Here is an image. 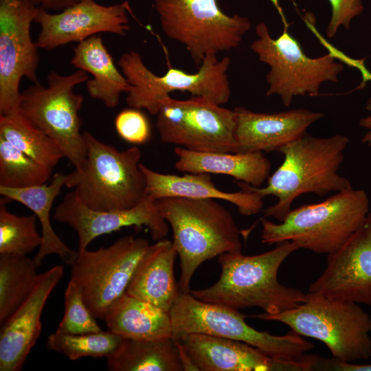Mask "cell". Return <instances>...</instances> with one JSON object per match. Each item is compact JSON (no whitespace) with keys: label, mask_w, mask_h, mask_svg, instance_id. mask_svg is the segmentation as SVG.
<instances>
[{"label":"cell","mask_w":371,"mask_h":371,"mask_svg":"<svg viewBox=\"0 0 371 371\" xmlns=\"http://www.w3.org/2000/svg\"><path fill=\"white\" fill-rule=\"evenodd\" d=\"M157 206L172 232L180 260L181 293H190L194 273L204 262L224 253L241 251L235 221L216 200L168 197L157 200Z\"/></svg>","instance_id":"cell-3"},{"label":"cell","mask_w":371,"mask_h":371,"mask_svg":"<svg viewBox=\"0 0 371 371\" xmlns=\"http://www.w3.org/2000/svg\"><path fill=\"white\" fill-rule=\"evenodd\" d=\"M52 171L0 135V187L24 188L45 184Z\"/></svg>","instance_id":"cell-30"},{"label":"cell","mask_w":371,"mask_h":371,"mask_svg":"<svg viewBox=\"0 0 371 371\" xmlns=\"http://www.w3.org/2000/svg\"><path fill=\"white\" fill-rule=\"evenodd\" d=\"M88 80L81 69L68 75L52 71L47 87L34 84L21 93L20 113L58 144L74 168L85 161L87 146L79 116L84 98L74 89Z\"/></svg>","instance_id":"cell-11"},{"label":"cell","mask_w":371,"mask_h":371,"mask_svg":"<svg viewBox=\"0 0 371 371\" xmlns=\"http://www.w3.org/2000/svg\"><path fill=\"white\" fill-rule=\"evenodd\" d=\"M115 127L119 136L130 144H144L151 136L147 117L135 108L131 107L120 111L115 119Z\"/></svg>","instance_id":"cell-34"},{"label":"cell","mask_w":371,"mask_h":371,"mask_svg":"<svg viewBox=\"0 0 371 371\" xmlns=\"http://www.w3.org/2000/svg\"><path fill=\"white\" fill-rule=\"evenodd\" d=\"M46 10H63L82 0H27Z\"/></svg>","instance_id":"cell-37"},{"label":"cell","mask_w":371,"mask_h":371,"mask_svg":"<svg viewBox=\"0 0 371 371\" xmlns=\"http://www.w3.org/2000/svg\"><path fill=\"white\" fill-rule=\"evenodd\" d=\"M175 166L186 173H207L232 177L254 187H261L268 179L271 162L263 153H203L179 147Z\"/></svg>","instance_id":"cell-23"},{"label":"cell","mask_w":371,"mask_h":371,"mask_svg":"<svg viewBox=\"0 0 371 371\" xmlns=\"http://www.w3.org/2000/svg\"><path fill=\"white\" fill-rule=\"evenodd\" d=\"M122 339L110 330L76 335L55 332L47 337V348L71 360L88 357H107L116 350Z\"/></svg>","instance_id":"cell-31"},{"label":"cell","mask_w":371,"mask_h":371,"mask_svg":"<svg viewBox=\"0 0 371 371\" xmlns=\"http://www.w3.org/2000/svg\"><path fill=\"white\" fill-rule=\"evenodd\" d=\"M130 10L128 1L104 5L94 0H82L56 14L38 7L34 22L40 32L36 43L38 48L52 50L101 32L124 36L130 29Z\"/></svg>","instance_id":"cell-15"},{"label":"cell","mask_w":371,"mask_h":371,"mask_svg":"<svg viewBox=\"0 0 371 371\" xmlns=\"http://www.w3.org/2000/svg\"><path fill=\"white\" fill-rule=\"evenodd\" d=\"M150 245L145 238L128 235L107 247L78 253L71 280L80 287L85 303L96 319L104 320L111 305L126 293Z\"/></svg>","instance_id":"cell-13"},{"label":"cell","mask_w":371,"mask_h":371,"mask_svg":"<svg viewBox=\"0 0 371 371\" xmlns=\"http://www.w3.org/2000/svg\"><path fill=\"white\" fill-rule=\"evenodd\" d=\"M369 212L366 192L351 188L322 202L291 210L280 223L262 219L261 242L273 245L290 241L298 248L328 254L359 228Z\"/></svg>","instance_id":"cell-4"},{"label":"cell","mask_w":371,"mask_h":371,"mask_svg":"<svg viewBox=\"0 0 371 371\" xmlns=\"http://www.w3.org/2000/svg\"><path fill=\"white\" fill-rule=\"evenodd\" d=\"M83 135L85 159L66 175L65 186L73 188L76 196L95 210H126L137 205L146 195L139 148L118 150L89 132Z\"/></svg>","instance_id":"cell-5"},{"label":"cell","mask_w":371,"mask_h":371,"mask_svg":"<svg viewBox=\"0 0 371 371\" xmlns=\"http://www.w3.org/2000/svg\"><path fill=\"white\" fill-rule=\"evenodd\" d=\"M177 251L171 240L150 245L138 263L126 293L170 312L181 291L175 278Z\"/></svg>","instance_id":"cell-22"},{"label":"cell","mask_w":371,"mask_h":371,"mask_svg":"<svg viewBox=\"0 0 371 371\" xmlns=\"http://www.w3.org/2000/svg\"><path fill=\"white\" fill-rule=\"evenodd\" d=\"M311 370L371 371V363L357 364L334 358L308 355Z\"/></svg>","instance_id":"cell-36"},{"label":"cell","mask_w":371,"mask_h":371,"mask_svg":"<svg viewBox=\"0 0 371 371\" xmlns=\"http://www.w3.org/2000/svg\"><path fill=\"white\" fill-rule=\"evenodd\" d=\"M328 1L332 8V14L327 27L326 35L333 38L341 26L348 30L350 28V21L362 12L363 6L361 0Z\"/></svg>","instance_id":"cell-35"},{"label":"cell","mask_w":371,"mask_h":371,"mask_svg":"<svg viewBox=\"0 0 371 371\" xmlns=\"http://www.w3.org/2000/svg\"><path fill=\"white\" fill-rule=\"evenodd\" d=\"M65 313L56 333L63 334H84L101 331L86 306L80 287L72 280L65 291Z\"/></svg>","instance_id":"cell-33"},{"label":"cell","mask_w":371,"mask_h":371,"mask_svg":"<svg viewBox=\"0 0 371 371\" xmlns=\"http://www.w3.org/2000/svg\"><path fill=\"white\" fill-rule=\"evenodd\" d=\"M366 109L371 112V97L367 102ZM359 125L368 130L361 139L362 143L366 144L368 147H371V115L361 119Z\"/></svg>","instance_id":"cell-38"},{"label":"cell","mask_w":371,"mask_h":371,"mask_svg":"<svg viewBox=\"0 0 371 371\" xmlns=\"http://www.w3.org/2000/svg\"><path fill=\"white\" fill-rule=\"evenodd\" d=\"M34 214L18 216L6 207L5 198L0 200V254L26 256L39 247L42 236L36 229Z\"/></svg>","instance_id":"cell-32"},{"label":"cell","mask_w":371,"mask_h":371,"mask_svg":"<svg viewBox=\"0 0 371 371\" xmlns=\"http://www.w3.org/2000/svg\"><path fill=\"white\" fill-rule=\"evenodd\" d=\"M258 38L250 45L258 60L269 65L266 76L267 96L277 95L285 106L295 96L319 94L324 82H335L344 65L328 53L317 58L307 56L299 42L289 33L284 24L282 34L273 38L267 26L260 23L256 27Z\"/></svg>","instance_id":"cell-10"},{"label":"cell","mask_w":371,"mask_h":371,"mask_svg":"<svg viewBox=\"0 0 371 371\" xmlns=\"http://www.w3.org/2000/svg\"><path fill=\"white\" fill-rule=\"evenodd\" d=\"M146 179V194L157 201L168 197L194 199H215L236 205L244 216L259 213L263 207L262 197L248 190L235 192L219 190L207 173H187L183 175L164 174L154 171L140 164Z\"/></svg>","instance_id":"cell-21"},{"label":"cell","mask_w":371,"mask_h":371,"mask_svg":"<svg viewBox=\"0 0 371 371\" xmlns=\"http://www.w3.org/2000/svg\"><path fill=\"white\" fill-rule=\"evenodd\" d=\"M54 218L68 224L76 232L78 253L87 249L95 238L122 227L146 226L156 241L166 236L169 229L168 223L159 212L157 201L147 195L132 208L99 211L87 207L71 191L56 207Z\"/></svg>","instance_id":"cell-17"},{"label":"cell","mask_w":371,"mask_h":371,"mask_svg":"<svg viewBox=\"0 0 371 371\" xmlns=\"http://www.w3.org/2000/svg\"><path fill=\"white\" fill-rule=\"evenodd\" d=\"M111 371H183L174 337L137 340L122 338L106 357Z\"/></svg>","instance_id":"cell-27"},{"label":"cell","mask_w":371,"mask_h":371,"mask_svg":"<svg viewBox=\"0 0 371 371\" xmlns=\"http://www.w3.org/2000/svg\"><path fill=\"white\" fill-rule=\"evenodd\" d=\"M161 29L188 50L196 66L207 56L237 47L249 30L245 16H229L217 0H155Z\"/></svg>","instance_id":"cell-9"},{"label":"cell","mask_w":371,"mask_h":371,"mask_svg":"<svg viewBox=\"0 0 371 371\" xmlns=\"http://www.w3.org/2000/svg\"><path fill=\"white\" fill-rule=\"evenodd\" d=\"M38 7L27 0H0V115L20 113V82L38 83V46L30 27Z\"/></svg>","instance_id":"cell-14"},{"label":"cell","mask_w":371,"mask_h":371,"mask_svg":"<svg viewBox=\"0 0 371 371\" xmlns=\"http://www.w3.org/2000/svg\"><path fill=\"white\" fill-rule=\"evenodd\" d=\"M156 127L161 140L203 153H237L236 113L207 98L161 100Z\"/></svg>","instance_id":"cell-12"},{"label":"cell","mask_w":371,"mask_h":371,"mask_svg":"<svg viewBox=\"0 0 371 371\" xmlns=\"http://www.w3.org/2000/svg\"><path fill=\"white\" fill-rule=\"evenodd\" d=\"M117 64L131 85L127 104L144 109L153 115H157L161 100L174 91L189 92L192 96L203 97L219 105L226 104L231 95L227 76L230 58L227 56L218 60L217 56H207L193 74L169 68L162 76H157L135 51L124 53Z\"/></svg>","instance_id":"cell-8"},{"label":"cell","mask_w":371,"mask_h":371,"mask_svg":"<svg viewBox=\"0 0 371 371\" xmlns=\"http://www.w3.org/2000/svg\"><path fill=\"white\" fill-rule=\"evenodd\" d=\"M109 330L124 339L147 340L172 337L169 312L124 293L107 311Z\"/></svg>","instance_id":"cell-26"},{"label":"cell","mask_w":371,"mask_h":371,"mask_svg":"<svg viewBox=\"0 0 371 371\" xmlns=\"http://www.w3.org/2000/svg\"><path fill=\"white\" fill-rule=\"evenodd\" d=\"M63 273V267L56 265L39 274L28 297L1 325V371H19L23 368L41 335L45 304Z\"/></svg>","instance_id":"cell-19"},{"label":"cell","mask_w":371,"mask_h":371,"mask_svg":"<svg viewBox=\"0 0 371 371\" xmlns=\"http://www.w3.org/2000/svg\"><path fill=\"white\" fill-rule=\"evenodd\" d=\"M173 337L203 333L248 344L266 355L289 360L300 359L314 345L292 331L274 335L249 326L247 315L238 309L201 300L190 293H180L170 310Z\"/></svg>","instance_id":"cell-7"},{"label":"cell","mask_w":371,"mask_h":371,"mask_svg":"<svg viewBox=\"0 0 371 371\" xmlns=\"http://www.w3.org/2000/svg\"><path fill=\"white\" fill-rule=\"evenodd\" d=\"M37 267L26 256L0 254L1 325L32 292L39 277Z\"/></svg>","instance_id":"cell-28"},{"label":"cell","mask_w":371,"mask_h":371,"mask_svg":"<svg viewBox=\"0 0 371 371\" xmlns=\"http://www.w3.org/2000/svg\"><path fill=\"white\" fill-rule=\"evenodd\" d=\"M348 143L349 139L343 135L317 137L306 133L278 151L284 155V160L268 178L267 186L258 188L242 181L236 183L262 198L276 196L277 203L265 209L263 214L265 218L281 222L301 194L323 196L352 188L349 180L337 172Z\"/></svg>","instance_id":"cell-1"},{"label":"cell","mask_w":371,"mask_h":371,"mask_svg":"<svg viewBox=\"0 0 371 371\" xmlns=\"http://www.w3.org/2000/svg\"><path fill=\"white\" fill-rule=\"evenodd\" d=\"M308 291L371 304V212L344 244L328 254L324 271L311 284Z\"/></svg>","instance_id":"cell-16"},{"label":"cell","mask_w":371,"mask_h":371,"mask_svg":"<svg viewBox=\"0 0 371 371\" xmlns=\"http://www.w3.org/2000/svg\"><path fill=\"white\" fill-rule=\"evenodd\" d=\"M275 321L291 331L324 343L333 358L346 362L371 357V317L358 304L309 292L301 304L276 314L247 316Z\"/></svg>","instance_id":"cell-6"},{"label":"cell","mask_w":371,"mask_h":371,"mask_svg":"<svg viewBox=\"0 0 371 371\" xmlns=\"http://www.w3.org/2000/svg\"><path fill=\"white\" fill-rule=\"evenodd\" d=\"M179 340L197 371L310 370L308 362L276 359L242 341L203 333L173 337Z\"/></svg>","instance_id":"cell-18"},{"label":"cell","mask_w":371,"mask_h":371,"mask_svg":"<svg viewBox=\"0 0 371 371\" xmlns=\"http://www.w3.org/2000/svg\"><path fill=\"white\" fill-rule=\"evenodd\" d=\"M234 111L239 153L278 151L305 134L311 124L324 115L302 108L272 113L254 112L243 106Z\"/></svg>","instance_id":"cell-20"},{"label":"cell","mask_w":371,"mask_h":371,"mask_svg":"<svg viewBox=\"0 0 371 371\" xmlns=\"http://www.w3.org/2000/svg\"><path fill=\"white\" fill-rule=\"evenodd\" d=\"M153 1H155V0H153Z\"/></svg>","instance_id":"cell-39"},{"label":"cell","mask_w":371,"mask_h":371,"mask_svg":"<svg viewBox=\"0 0 371 371\" xmlns=\"http://www.w3.org/2000/svg\"><path fill=\"white\" fill-rule=\"evenodd\" d=\"M66 175L56 173L49 184L24 188L0 187V194L7 199L26 206L36 215L41 226L42 242L34 260L39 267L44 258L55 254L67 265H72L78 256V251L69 248L58 237L50 221V212L55 199L65 186Z\"/></svg>","instance_id":"cell-24"},{"label":"cell","mask_w":371,"mask_h":371,"mask_svg":"<svg viewBox=\"0 0 371 371\" xmlns=\"http://www.w3.org/2000/svg\"><path fill=\"white\" fill-rule=\"evenodd\" d=\"M71 63L93 76L92 79L87 81V91L91 97L102 101L108 108L117 106L121 94L128 93L131 89L99 36L78 43L74 49Z\"/></svg>","instance_id":"cell-25"},{"label":"cell","mask_w":371,"mask_h":371,"mask_svg":"<svg viewBox=\"0 0 371 371\" xmlns=\"http://www.w3.org/2000/svg\"><path fill=\"white\" fill-rule=\"evenodd\" d=\"M0 135L34 161L52 169L65 157L58 144L21 113L0 115Z\"/></svg>","instance_id":"cell-29"},{"label":"cell","mask_w":371,"mask_h":371,"mask_svg":"<svg viewBox=\"0 0 371 371\" xmlns=\"http://www.w3.org/2000/svg\"><path fill=\"white\" fill-rule=\"evenodd\" d=\"M297 249L295 243L285 241L254 256L241 251L224 253L218 256L221 273L216 282L190 293L205 302L236 309L258 307L269 314L296 307L305 301L306 294L280 283L278 273L282 263Z\"/></svg>","instance_id":"cell-2"}]
</instances>
